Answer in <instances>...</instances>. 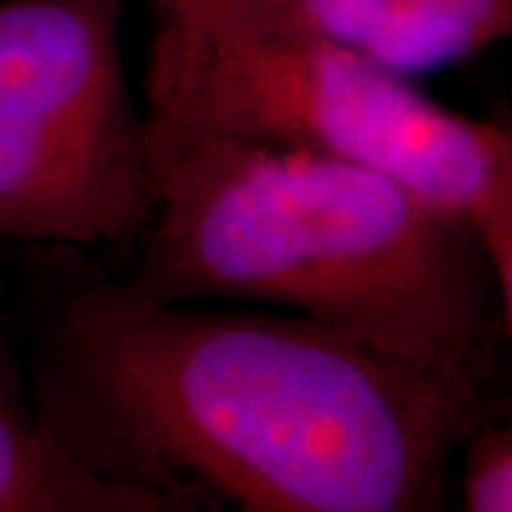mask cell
<instances>
[{"instance_id":"6da1fadb","label":"cell","mask_w":512,"mask_h":512,"mask_svg":"<svg viewBox=\"0 0 512 512\" xmlns=\"http://www.w3.org/2000/svg\"><path fill=\"white\" fill-rule=\"evenodd\" d=\"M37 410L60 436L185 507H436L476 427L478 379L274 308H202L128 285L57 316Z\"/></svg>"},{"instance_id":"7a4b0ae2","label":"cell","mask_w":512,"mask_h":512,"mask_svg":"<svg viewBox=\"0 0 512 512\" xmlns=\"http://www.w3.org/2000/svg\"><path fill=\"white\" fill-rule=\"evenodd\" d=\"M148 151L137 288L293 313L478 379L495 282L473 222L311 148L148 128Z\"/></svg>"},{"instance_id":"3957f363","label":"cell","mask_w":512,"mask_h":512,"mask_svg":"<svg viewBox=\"0 0 512 512\" xmlns=\"http://www.w3.org/2000/svg\"><path fill=\"white\" fill-rule=\"evenodd\" d=\"M148 128L299 146L359 163L476 220L512 183V128L424 97L404 74L245 15L234 0H157Z\"/></svg>"},{"instance_id":"277c9868","label":"cell","mask_w":512,"mask_h":512,"mask_svg":"<svg viewBox=\"0 0 512 512\" xmlns=\"http://www.w3.org/2000/svg\"><path fill=\"white\" fill-rule=\"evenodd\" d=\"M123 0H0V239L137 245L154 205Z\"/></svg>"},{"instance_id":"5b68a950","label":"cell","mask_w":512,"mask_h":512,"mask_svg":"<svg viewBox=\"0 0 512 512\" xmlns=\"http://www.w3.org/2000/svg\"><path fill=\"white\" fill-rule=\"evenodd\" d=\"M245 15L319 37L390 72L421 74L512 35V0H234Z\"/></svg>"},{"instance_id":"8992f818","label":"cell","mask_w":512,"mask_h":512,"mask_svg":"<svg viewBox=\"0 0 512 512\" xmlns=\"http://www.w3.org/2000/svg\"><path fill=\"white\" fill-rule=\"evenodd\" d=\"M180 498L60 436L0 350V512H171Z\"/></svg>"},{"instance_id":"52a82bcc","label":"cell","mask_w":512,"mask_h":512,"mask_svg":"<svg viewBox=\"0 0 512 512\" xmlns=\"http://www.w3.org/2000/svg\"><path fill=\"white\" fill-rule=\"evenodd\" d=\"M461 490L467 510L512 512V427L473 447Z\"/></svg>"},{"instance_id":"ba28073f","label":"cell","mask_w":512,"mask_h":512,"mask_svg":"<svg viewBox=\"0 0 512 512\" xmlns=\"http://www.w3.org/2000/svg\"><path fill=\"white\" fill-rule=\"evenodd\" d=\"M473 228L490 259L495 293L512 330V183L478 214Z\"/></svg>"},{"instance_id":"9c48e42d","label":"cell","mask_w":512,"mask_h":512,"mask_svg":"<svg viewBox=\"0 0 512 512\" xmlns=\"http://www.w3.org/2000/svg\"><path fill=\"white\" fill-rule=\"evenodd\" d=\"M510 40H512V35H510Z\"/></svg>"}]
</instances>
